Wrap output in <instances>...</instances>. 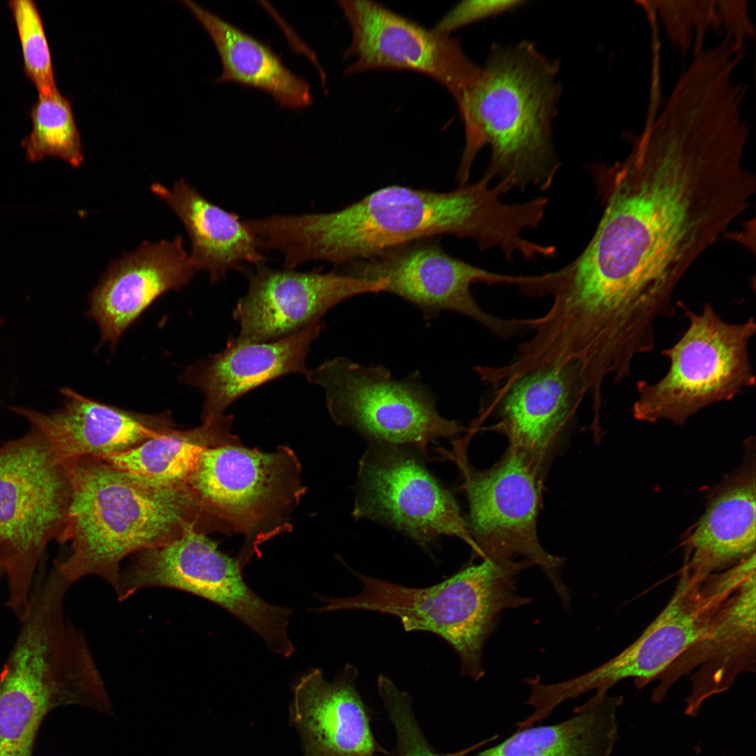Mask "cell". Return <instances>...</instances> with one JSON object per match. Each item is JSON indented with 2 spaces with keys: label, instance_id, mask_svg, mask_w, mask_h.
I'll return each instance as SVG.
<instances>
[{
  "label": "cell",
  "instance_id": "1",
  "mask_svg": "<svg viewBox=\"0 0 756 756\" xmlns=\"http://www.w3.org/2000/svg\"><path fill=\"white\" fill-rule=\"evenodd\" d=\"M747 136L700 110L661 113L623 160L590 168L603 214L589 242L547 274L582 322L641 335L675 315L673 295L696 259L749 206L755 175Z\"/></svg>",
  "mask_w": 756,
  "mask_h": 756
},
{
  "label": "cell",
  "instance_id": "2",
  "mask_svg": "<svg viewBox=\"0 0 756 756\" xmlns=\"http://www.w3.org/2000/svg\"><path fill=\"white\" fill-rule=\"evenodd\" d=\"M491 181L484 174L446 192L392 185L335 211L276 215L270 244L288 269L312 261L347 265L443 234L470 239L481 251L498 248L511 260L528 246L523 232L533 226L534 210L528 202H503L510 188Z\"/></svg>",
  "mask_w": 756,
  "mask_h": 756
},
{
  "label": "cell",
  "instance_id": "3",
  "mask_svg": "<svg viewBox=\"0 0 756 756\" xmlns=\"http://www.w3.org/2000/svg\"><path fill=\"white\" fill-rule=\"evenodd\" d=\"M559 62L524 41L493 45L484 66H478L455 100L465 129V145L456 178L468 183L473 161L488 146L491 158L484 174L512 188L552 184L560 163L552 143V122L561 86Z\"/></svg>",
  "mask_w": 756,
  "mask_h": 756
},
{
  "label": "cell",
  "instance_id": "4",
  "mask_svg": "<svg viewBox=\"0 0 756 756\" xmlns=\"http://www.w3.org/2000/svg\"><path fill=\"white\" fill-rule=\"evenodd\" d=\"M71 496L58 541L69 542L56 564L71 584L87 575L117 584L123 559L196 532L197 509L187 484H167L118 469L99 457L62 463Z\"/></svg>",
  "mask_w": 756,
  "mask_h": 756
},
{
  "label": "cell",
  "instance_id": "5",
  "mask_svg": "<svg viewBox=\"0 0 756 756\" xmlns=\"http://www.w3.org/2000/svg\"><path fill=\"white\" fill-rule=\"evenodd\" d=\"M531 566L525 559H484L422 588L354 572L361 592L344 598L320 597L326 605L318 611L370 610L396 616L406 631H428L445 640L460 659L461 674L478 680L484 674V646L502 612L531 602L517 589V576Z\"/></svg>",
  "mask_w": 756,
  "mask_h": 756
},
{
  "label": "cell",
  "instance_id": "6",
  "mask_svg": "<svg viewBox=\"0 0 756 756\" xmlns=\"http://www.w3.org/2000/svg\"><path fill=\"white\" fill-rule=\"evenodd\" d=\"M301 465L288 446L272 452L227 444L204 450L188 478L197 508V532L243 534L242 567L260 544L290 532L305 493Z\"/></svg>",
  "mask_w": 756,
  "mask_h": 756
},
{
  "label": "cell",
  "instance_id": "7",
  "mask_svg": "<svg viewBox=\"0 0 756 756\" xmlns=\"http://www.w3.org/2000/svg\"><path fill=\"white\" fill-rule=\"evenodd\" d=\"M689 321L687 330L662 354L669 360L665 375L654 383H636L635 419L648 423L665 420L681 426L702 409L729 401L754 386L755 376L748 345L756 332L753 317L729 323L710 303L697 313L676 303Z\"/></svg>",
  "mask_w": 756,
  "mask_h": 756
},
{
  "label": "cell",
  "instance_id": "8",
  "mask_svg": "<svg viewBox=\"0 0 756 756\" xmlns=\"http://www.w3.org/2000/svg\"><path fill=\"white\" fill-rule=\"evenodd\" d=\"M71 496L64 465L35 428L0 446V566L8 606L20 621L48 544L63 529Z\"/></svg>",
  "mask_w": 756,
  "mask_h": 756
},
{
  "label": "cell",
  "instance_id": "9",
  "mask_svg": "<svg viewBox=\"0 0 756 756\" xmlns=\"http://www.w3.org/2000/svg\"><path fill=\"white\" fill-rule=\"evenodd\" d=\"M307 380L324 391L335 424L351 428L370 442L410 446L425 453L429 443L465 430L438 412L436 396L418 371L397 379L382 365L365 366L339 356L311 370Z\"/></svg>",
  "mask_w": 756,
  "mask_h": 756
},
{
  "label": "cell",
  "instance_id": "10",
  "mask_svg": "<svg viewBox=\"0 0 756 756\" xmlns=\"http://www.w3.org/2000/svg\"><path fill=\"white\" fill-rule=\"evenodd\" d=\"M465 445V440L454 442L444 454L456 463L463 478L469 506L465 521L475 554L482 559L522 556L531 561L545 574L568 608L570 596L561 574L565 559L546 552L538 536L543 474L509 448L488 470H476L468 461Z\"/></svg>",
  "mask_w": 756,
  "mask_h": 756
},
{
  "label": "cell",
  "instance_id": "11",
  "mask_svg": "<svg viewBox=\"0 0 756 756\" xmlns=\"http://www.w3.org/2000/svg\"><path fill=\"white\" fill-rule=\"evenodd\" d=\"M242 568L206 535L190 530L169 545L139 552L114 589L120 601L149 587L197 595L237 617L272 652L289 657L295 650L287 632L293 610L260 598L244 580Z\"/></svg>",
  "mask_w": 756,
  "mask_h": 756
},
{
  "label": "cell",
  "instance_id": "12",
  "mask_svg": "<svg viewBox=\"0 0 756 756\" xmlns=\"http://www.w3.org/2000/svg\"><path fill=\"white\" fill-rule=\"evenodd\" d=\"M736 567L708 577L680 575L673 595L640 636L617 655L580 676L550 683L547 696L559 706L594 690L603 697L619 682L633 678L638 690L655 681L702 634L722 603L742 582Z\"/></svg>",
  "mask_w": 756,
  "mask_h": 756
},
{
  "label": "cell",
  "instance_id": "13",
  "mask_svg": "<svg viewBox=\"0 0 756 756\" xmlns=\"http://www.w3.org/2000/svg\"><path fill=\"white\" fill-rule=\"evenodd\" d=\"M370 442L359 461L354 517L387 524L423 546L442 536H456L474 551L454 497L426 468L423 452Z\"/></svg>",
  "mask_w": 756,
  "mask_h": 756
},
{
  "label": "cell",
  "instance_id": "14",
  "mask_svg": "<svg viewBox=\"0 0 756 756\" xmlns=\"http://www.w3.org/2000/svg\"><path fill=\"white\" fill-rule=\"evenodd\" d=\"M433 239L419 240L384 251L349 265L344 274L387 281L386 293L414 305L426 321L443 311L462 314L493 334L511 338L528 332L527 318H503L484 310L471 293L477 283L517 285L525 275L495 273L447 253Z\"/></svg>",
  "mask_w": 756,
  "mask_h": 756
},
{
  "label": "cell",
  "instance_id": "15",
  "mask_svg": "<svg viewBox=\"0 0 756 756\" xmlns=\"http://www.w3.org/2000/svg\"><path fill=\"white\" fill-rule=\"evenodd\" d=\"M349 24L351 41L344 54L354 61L347 75L375 69H404L424 74L456 100L477 64L459 41L430 29L372 1H337Z\"/></svg>",
  "mask_w": 756,
  "mask_h": 756
},
{
  "label": "cell",
  "instance_id": "16",
  "mask_svg": "<svg viewBox=\"0 0 756 756\" xmlns=\"http://www.w3.org/2000/svg\"><path fill=\"white\" fill-rule=\"evenodd\" d=\"M242 269L246 294L237 302L234 320L239 340L267 342L290 335L321 319L342 302L365 293L384 292L387 281L367 280L344 273L274 269L264 262Z\"/></svg>",
  "mask_w": 756,
  "mask_h": 756
},
{
  "label": "cell",
  "instance_id": "17",
  "mask_svg": "<svg viewBox=\"0 0 756 756\" xmlns=\"http://www.w3.org/2000/svg\"><path fill=\"white\" fill-rule=\"evenodd\" d=\"M756 572L720 605L699 638L655 680L651 699L662 703L682 677L690 674L684 713L696 717L708 699L729 690L737 678L755 671Z\"/></svg>",
  "mask_w": 756,
  "mask_h": 756
},
{
  "label": "cell",
  "instance_id": "18",
  "mask_svg": "<svg viewBox=\"0 0 756 756\" xmlns=\"http://www.w3.org/2000/svg\"><path fill=\"white\" fill-rule=\"evenodd\" d=\"M491 392L484 414H496L498 421L493 428L506 436L509 449L543 474L587 395L580 366L568 363L545 367Z\"/></svg>",
  "mask_w": 756,
  "mask_h": 756
},
{
  "label": "cell",
  "instance_id": "19",
  "mask_svg": "<svg viewBox=\"0 0 756 756\" xmlns=\"http://www.w3.org/2000/svg\"><path fill=\"white\" fill-rule=\"evenodd\" d=\"M196 272L180 234L144 241L113 261L89 295L87 314L99 327L100 344L114 348L147 307L164 293L187 285Z\"/></svg>",
  "mask_w": 756,
  "mask_h": 756
},
{
  "label": "cell",
  "instance_id": "20",
  "mask_svg": "<svg viewBox=\"0 0 756 756\" xmlns=\"http://www.w3.org/2000/svg\"><path fill=\"white\" fill-rule=\"evenodd\" d=\"M324 323L317 319L279 340L255 342L230 337L225 348L188 366L180 377L183 384L204 396L202 421L224 414L235 400L276 378L299 374L308 378L307 357Z\"/></svg>",
  "mask_w": 756,
  "mask_h": 756
},
{
  "label": "cell",
  "instance_id": "21",
  "mask_svg": "<svg viewBox=\"0 0 756 756\" xmlns=\"http://www.w3.org/2000/svg\"><path fill=\"white\" fill-rule=\"evenodd\" d=\"M358 672L346 664L332 682L312 668L292 686L288 718L303 756H376L386 752L371 731L356 689Z\"/></svg>",
  "mask_w": 756,
  "mask_h": 756
},
{
  "label": "cell",
  "instance_id": "22",
  "mask_svg": "<svg viewBox=\"0 0 756 756\" xmlns=\"http://www.w3.org/2000/svg\"><path fill=\"white\" fill-rule=\"evenodd\" d=\"M64 406L43 414L11 407L27 419L48 442L60 463L123 452L174 428L169 411L141 414L88 398L64 388Z\"/></svg>",
  "mask_w": 756,
  "mask_h": 756
},
{
  "label": "cell",
  "instance_id": "23",
  "mask_svg": "<svg viewBox=\"0 0 756 756\" xmlns=\"http://www.w3.org/2000/svg\"><path fill=\"white\" fill-rule=\"evenodd\" d=\"M741 465L715 489L686 536L681 569L697 577L724 571L755 554V456L747 442Z\"/></svg>",
  "mask_w": 756,
  "mask_h": 756
},
{
  "label": "cell",
  "instance_id": "24",
  "mask_svg": "<svg viewBox=\"0 0 756 756\" xmlns=\"http://www.w3.org/2000/svg\"><path fill=\"white\" fill-rule=\"evenodd\" d=\"M151 192L178 216L190 237V261L196 270L208 273L211 284L224 280L231 270L241 271L243 263H263L265 256L244 219L211 202L183 178L172 188L158 182Z\"/></svg>",
  "mask_w": 756,
  "mask_h": 756
},
{
  "label": "cell",
  "instance_id": "25",
  "mask_svg": "<svg viewBox=\"0 0 756 756\" xmlns=\"http://www.w3.org/2000/svg\"><path fill=\"white\" fill-rule=\"evenodd\" d=\"M182 3L206 31L218 51L222 72L215 83L257 88L286 108L298 109L312 104L309 83L291 71L269 46L192 1Z\"/></svg>",
  "mask_w": 756,
  "mask_h": 756
},
{
  "label": "cell",
  "instance_id": "26",
  "mask_svg": "<svg viewBox=\"0 0 756 756\" xmlns=\"http://www.w3.org/2000/svg\"><path fill=\"white\" fill-rule=\"evenodd\" d=\"M622 696L591 698L575 716L553 725L517 730L475 756H612L618 740Z\"/></svg>",
  "mask_w": 756,
  "mask_h": 756
},
{
  "label": "cell",
  "instance_id": "27",
  "mask_svg": "<svg viewBox=\"0 0 756 756\" xmlns=\"http://www.w3.org/2000/svg\"><path fill=\"white\" fill-rule=\"evenodd\" d=\"M232 421V414H224L194 428H172L133 449L99 458L138 477L167 484H186L204 450L241 444L230 431Z\"/></svg>",
  "mask_w": 756,
  "mask_h": 756
},
{
  "label": "cell",
  "instance_id": "28",
  "mask_svg": "<svg viewBox=\"0 0 756 756\" xmlns=\"http://www.w3.org/2000/svg\"><path fill=\"white\" fill-rule=\"evenodd\" d=\"M29 117L32 130L22 141L27 161L35 162L54 157L72 167L80 166L84 159L81 139L69 99L59 90L38 94Z\"/></svg>",
  "mask_w": 756,
  "mask_h": 756
},
{
  "label": "cell",
  "instance_id": "29",
  "mask_svg": "<svg viewBox=\"0 0 756 756\" xmlns=\"http://www.w3.org/2000/svg\"><path fill=\"white\" fill-rule=\"evenodd\" d=\"M659 16L666 35L673 46L685 56L693 46V55L704 49L708 29H721L716 12V1H647Z\"/></svg>",
  "mask_w": 756,
  "mask_h": 756
},
{
  "label": "cell",
  "instance_id": "30",
  "mask_svg": "<svg viewBox=\"0 0 756 756\" xmlns=\"http://www.w3.org/2000/svg\"><path fill=\"white\" fill-rule=\"evenodd\" d=\"M8 6L19 36L26 76L38 94L58 90L48 40L36 4L31 0H10Z\"/></svg>",
  "mask_w": 756,
  "mask_h": 756
},
{
  "label": "cell",
  "instance_id": "31",
  "mask_svg": "<svg viewBox=\"0 0 756 756\" xmlns=\"http://www.w3.org/2000/svg\"><path fill=\"white\" fill-rule=\"evenodd\" d=\"M391 720L396 730L400 756H465L483 746L480 741L455 752L440 755L428 743L412 709L403 708L396 711L392 715Z\"/></svg>",
  "mask_w": 756,
  "mask_h": 756
},
{
  "label": "cell",
  "instance_id": "32",
  "mask_svg": "<svg viewBox=\"0 0 756 756\" xmlns=\"http://www.w3.org/2000/svg\"><path fill=\"white\" fill-rule=\"evenodd\" d=\"M524 1H463L455 6L438 23L437 31L449 35L470 23L520 7Z\"/></svg>",
  "mask_w": 756,
  "mask_h": 756
},
{
  "label": "cell",
  "instance_id": "33",
  "mask_svg": "<svg viewBox=\"0 0 756 756\" xmlns=\"http://www.w3.org/2000/svg\"><path fill=\"white\" fill-rule=\"evenodd\" d=\"M716 12L721 31L736 41L745 43V40L755 34V26L751 20L748 1L717 0Z\"/></svg>",
  "mask_w": 756,
  "mask_h": 756
},
{
  "label": "cell",
  "instance_id": "34",
  "mask_svg": "<svg viewBox=\"0 0 756 756\" xmlns=\"http://www.w3.org/2000/svg\"><path fill=\"white\" fill-rule=\"evenodd\" d=\"M4 570L2 569V568H1V566H0V577H1V575H2L3 574H4Z\"/></svg>",
  "mask_w": 756,
  "mask_h": 756
}]
</instances>
